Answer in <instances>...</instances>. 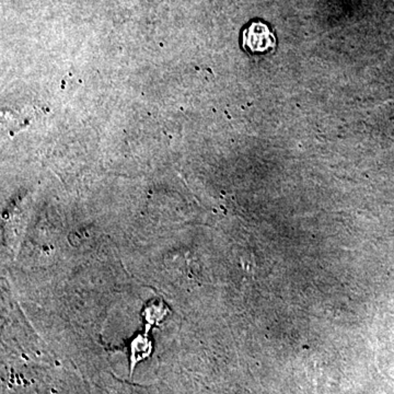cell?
<instances>
[{
	"label": "cell",
	"instance_id": "obj_3",
	"mask_svg": "<svg viewBox=\"0 0 394 394\" xmlns=\"http://www.w3.org/2000/svg\"><path fill=\"white\" fill-rule=\"evenodd\" d=\"M167 313H169V310L167 309V307L161 302L152 300L150 304H147L144 308L143 313L146 322L151 324V326H156L159 322H161L164 320Z\"/></svg>",
	"mask_w": 394,
	"mask_h": 394
},
{
	"label": "cell",
	"instance_id": "obj_2",
	"mask_svg": "<svg viewBox=\"0 0 394 394\" xmlns=\"http://www.w3.org/2000/svg\"><path fill=\"white\" fill-rule=\"evenodd\" d=\"M151 349H152V344L147 335H137L135 339H132V344H130V364H132L130 369L132 371L138 362L148 357L151 354Z\"/></svg>",
	"mask_w": 394,
	"mask_h": 394
},
{
	"label": "cell",
	"instance_id": "obj_1",
	"mask_svg": "<svg viewBox=\"0 0 394 394\" xmlns=\"http://www.w3.org/2000/svg\"><path fill=\"white\" fill-rule=\"evenodd\" d=\"M275 35L268 24L253 21L242 31V48L250 54H266L276 48Z\"/></svg>",
	"mask_w": 394,
	"mask_h": 394
}]
</instances>
